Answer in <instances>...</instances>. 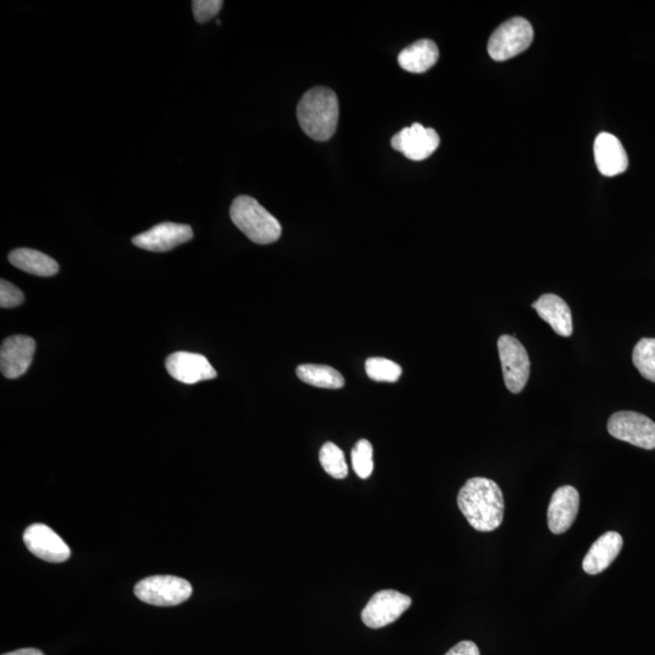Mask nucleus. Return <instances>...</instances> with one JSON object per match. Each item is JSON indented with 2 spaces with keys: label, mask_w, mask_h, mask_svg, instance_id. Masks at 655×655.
Returning a JSON list of instances; mask_svg holds the SVG:
<instances>
[{
  "label": "nucleus",
  "mask_w": 655,
  "mask_h": 655,
  "mask_svg": "<svg viewBox=\"0 0 655 655\" xmlns=\"http://www.w3.org/2000/svg\"><path fill=\"white\" fill-rule=\"evenodd\" d=\"M458 506L472 528L478 532H493L504 521L505 501L497 483L475 477L460 489Z\"/></svg>",
  "instance_id": "nucleus-1"
},
{
  "label": "nucleus",
  "mask_w": 655,
  "mask_h": 655,
  "mask_svg": "<svg viewBox=\"0 0 655 655\" xmlns=\"http://www.w3.org/2000/svg\"><path fill=\"white\" fill-rule=\"evenodd\" d=\"M296 117L304 133L315 141L333 138L339 122L338 96L326 87L313 88L301 98Z\"/></svg>",
  "instance_id": "nucleus-2"
},
{
  "label": "nucleus",
  "mask_w": 655,
  "mask_h": 655,
  "mask_svg": "<svg viewBox=\"0 0 655 655\" xmlns=\"http://www.w3.org/2000/svg\"><path fill=\"white\" fill-rule=\"evenodd\" d=\"M230 215L233 224L256 244L275 243L282 235L279 221L252 197H237L231 205Z\"/></svg>",
  "instance_id": "nucleus-3"
},
{
  "label": "nucleus",
  "mask_w": 655,
  "mask_h": 655,
  "mask_svg": "<svg viewBox=\"0 0 655 655\" xmlns=\"http://www.w3.org/2000/svg\"><path fill=\"white\" fill-rule=\"evenodd\" d=\"M534 31L529 21L514 17L500 25L488 42V54L495 61H506L526 51L533 42Z\"/></svg>",
  "instance_id": "nucleus-4"
},
{
  "label": "nucleus",
  "mask_w": 655,
  "mask_h": 655,
  "mask_svg": "<svg viewBox=\"0 0 655 655\" xmlns=\"http://www.w3.org/2000/svg\"><path fill=\"white\" fill-rule=\"evenodd\" d=\"M192 585L173 575H155L142 579L135 586V595L148 605L173 607L181 605L192 596Z\"/></svg>",
  "instance_id": "nucleus-5"
},
{
  "label": "nucleus",
  "mask_w": 655,
  "mask_h": 655,
  "mask_svg": "<svg viewBox=\"0 0 655 655\" xmlns=\"http://www.w3.org/2000/svg\"><path fill=\"white\" fill-rule=\"evenodd\" d=\"M498 350L506 387L512 393H520L526 387L531 372L526 347L515 336L501 335Z\"/></svg>",
  "instance_id": "nucleus-6"
},
{
  "label": "nucleus",
  "mask_w": 655,
  "mask_h": 655,
  "mask_svg": "<svg viewBox=\"0 0 655 655\" xmlns=\"http://www.w3.org/2000/svg\"><path fill=\"white\" fill-rule=\"evenodd\" d=\"M608 432L617 440L643 449L655 448V423L635 412L614 413L608 420Z\"/></svg>",
  "instance_id": "nucleus-7"
},
{
  "label": "nucleus",
  "mask_w": 655,
  "mask_h": 655,
  "mask_svg": "<svg viewBox=\"0 0 655 655\" xmlns=\"http://www.w3.org/2000/svg\"><path fill=\"white\" fill-rule=\"evenodd\" d=\"M412 606V598L396 590L377 592L362 612V622L370 629H380L395 623Z\"/></svg>",
  "instance_id": "nucleus-8"
},
{
  "label": "nucleus",
  "mask_w": 655,
  "mask_h": 655,
  "mask_svg": "<svg viewBox=\"0 0 655 655\" xmlns=\"http://www.w3.org/2000/svg\"><path fill=\"white\" fill-rule=\"evenodd\" d=\"M440 142L436 130L414 123L393 136L391 146L410 161L420 162L434 155Z\"/></svg>",
  "instance_id": "nucleus-9"
},
{
  "label": "nucleus",
  "mask_w": 655,
  "mask_h": 655,
  "mask_svg": "<svg viewBox=\"0 0 655 655\" xmlns=\"http://www.w3.org/2000/svg\"><path fill=\"white\" fill-rule=\"evenodd\" d=\"M27 549L34 556L51 563L65 562L71 556V550L58 533L42 523H34L24 533Z\"/></svg>",
  "instance_id": "nucleus-10"
},
{
  "label": "nucleus",
  "mask_w": 655,
  "mask_h": 655,
  "mask_svg": "<svg viewBox=\"0 0 655 655\" xmlns=\"http://www.w3.org/2000/svg\"><path fill=\"white\" fill-rule=\"evenodd\" d=\"M36 341L30 336L14 335L5 339L0 349V369L5 378L17 379L25 375L33 362Z\"/></svg>",
  "instance_id": "nucleus-11"
},
{
  "label": "nucleus",
  "mask_w": 655,
  "mask_h": 655,
  "mask_svg": "<svg viewBox=\"0 0 655 655\" xmlns=\"http://www.w3.org/2000/svg\"><path fill=\"white\" fill-rule=\"evenodd\" d=\"M193 238L191 226L163 222L151 230L133 238L134 246L148 250V252H169L181 244L190 242Z\"/></svg>",
  "instance_id": "nucleus-12"
},
{
  "label": "nucleus",
  "mask_w": 655,
  "mask_h": 655,
  "mask_svg": "<svg viewBox=\"0 0 655 655\" xmlns=\"http://www.w3.org/2000/svg\"><path fill=\"white\" fill-rule=\"evenodd\" d=\"M165 367H167L170 377L187 385L218 377L212 364L198 353L175 352L167 358Z\"/></svg>",
  "instance_id": "nucleus-13"
},
{
  "label": "nucleus",
  "mask_w": 655,
  "mask_h": 655,
  "mask_svg": "<svg viewBox=\"0 0 655 655\" xmlns=\"http://www.w3.org/2000/svg\"><path fill=\"white\" fill-rule=\"evenodd\" d=\"M579 505L577 489L572 486L558 488L552 495L548 510L550 531L554 534L566 533L578 516Z\"/></svg>",
  "instance_id": "nucleus-14"
},
{
  "label": "nucleus",
  "mask_w": 655,
  "mask_h": 655,
  "mask_svg": "<svg viewBox=\"0 0 655 655\" xmlns=\"http://www.w3.org/2000/svg\"><path fill=\"white\" fill-rule=\"evenodd\" d=\"M595 162L598 172L613 178L628 169L629 158L617 136L601 133L595 140Z\"/></svg>",
  "instance_id": "nucleus-15"
},
{
  "label": "nucleus",
  "mask_w": 655,
  "mask_h": 655,
  "mask_svg": "<svg viewBox=\"0 0 655 655\" xmlns=\"http://www.w3.org/2000/svg\"><path fill=\"white\" fill-rule=\"evenodd\" d=\"M541 320L549 324L563 338L573 334V318L566 301L555 294H545L533 304Z\"/></svg>",
  "instance_id": "nucleus-16"
},
{
  "label": "nucleus",
  "mask_w": 655,
  "mask_h": 655,
  "mask_svg": "<svg viewBox=\"0 0 655 655\" xmlns=\"http://www.w3.org/2000/svg\"><path fill=\"white\" fill-rule=\"evenodd\" d=\"M623 549V538L617 532H607L591 546L583 562L585 573L596 575L605 572Z\"/></svg>",
  "instance_id": "nucleus-17"
},
{
  "label": "nucleus",
  "mask_w": 655,
  "mask_h": 655,
  "mask_svg": "<svg viewBox=\"0 0 655 655\" xmlns=\"http://www.w3.org/2000/svg\"><path fill=\"white\" fill-rule=\"evenodd\" d=\"M438 58H440V50L436 43L430 39H421L401 51L398 55V64L404 71L419 74L431 70L437 64Z\"/></svg>",
  "instance_id": "nucleus-18"
},
{
  "label": "nucleus",
  "mask_w": 655,
  "mask_h": 655,
  "mask_svg": "<svg viewBox=\"0 0 655 655\" xmlns=\"http://www.w3.org/2000/svg\"><path fill=\"white\" fill-rule=\"evenodd\" d=\"M9 261L17 269L38 277L55 276L60 269L58 262L50 256L28 248L13 250L9 254Z\"/></svg>",
  "instance_id": "nucleus-19"
},
{
  "label": "nucleus",
  "mask_w": 655,
  "mask_h": 655,
  "mask_svg": "<svg viewBox=\"0 0 655 655\" xmlns=\"http://www.w3.org/2000/svg\"><path fill=\"white\" fill-rule=\"evenodd\" d=\"M296 374L301 381L307 385L321 387V389H341L345 385V379L338 370L324 366V364H301L296 369Z\"/></svg>",
  "instance_id": "nucleus-20"
},
{
  "label": "nucleus",
  "mask_w": 655,
  "mask_h": 655,
  "mask_svg": "<svg viewBox=\"0 0 655 655\" xmlns=\"http://www.w3.org/2000/svg\"><path fill=\"white\" fill-rule=\"evenodd\" d=\"M320 461L324 471L336 478V480H343L349 475V467H347L344 452L332 442L323 444Z\"/></svg>",
  "instance_id": "nucleus-21"
},
{
  "label": "nucleus",
  "mask_w": 655,
  "mask_h": 655,
  "mask_svg": "<svg viewBox=\"0 0 655 655\" xmlns=\"http://www.w3.org/2000/svg\"><path fill=\"white\" fill-rule=\"evenodd\" d=\"M632 362L643 378L655 383V339H642L632 352Z\"/></svg>",
  "instance_id": "nucleus-22"
},
{
  "label": "nucleus",
  "mask_w": 655,
  "mask_h": 655,
  "mask_svg": "<svg viewBox=\"0 0 655 655\" xmlns=\"http://www.w3.org/2000/svg\"><path fill=\"white\" fill-rule=\"evenodd\" d=\"M366 370L368 377L378 383H396L402 375V368L386 358H369Z\"/></svg>",
  "instance_id": "nucleus-23"
},
{
  "label": "nucleus",
  "mask_w": 655,
  "mask_h": 655,
  "mask_svg": "<svg viewBox=\"0 0 655 655\" xmlns=\"http://www.w3.org/2000/svg\"><path fill=\"white\" fill-rule=\"evenodd\" d=\"M352 467L358 477L366 478L372 475L374 470L373 447L367 440H360L353 447L351 453Z\"/></svg>",
  "instance_id": "nucleus-24"
},
{
  "label": "nucleus",
  "mask_w": 655,
  "mask_h": 655,
  "mask_svg": "<svg viewBox=\"0 0 655 655\" xmlns=\"http://www.w3.org/2000/svg\"><path fill=\"white\" fill-rule=\"evenodd\" d=\"M222 5L221 0H195L192 2L193 15L198 24H205L220 13Z\"/></svg>",
  "instance_id": "nucleus-25"
},
{
  "label": "nucleus",
  "mask_w": 655,
  "mask_h": 655,
  "mask_svg": "<svg viewBox=\"0 0 655 655\" xmlns=\"http://www.w3.org/2000/svg\"><path fill=\"white\" fill-rule=\"evenodd\" d=\"M25 301V295L21 290L5 279L0 281V307L2 309H13Z\"/></svg>",
  "instance_id": "nucleus-26"
},
{
  "label": "nucleus",
  "mask_w": 655,
  "mask_h": 655,
  "mask_svg": "<svg viewBox=\"0 0 655 655\" xmlns=\"http://www.w3.org/2000/svg\"><path fill=\"white\" fill-rule=\"evenodd\" d=\"M446 655H481L476 643L463 641L453 647Z\"/></svg>",
  "instance_id": "nucleus-27"
},
{
  "label": "nucleus",
  "mask_w": 655,
  "mask_h": 655,
  "mask_svg": "<svg viewBox=\"0 0 655 655\" xmlns=\"http://www.w3.org/2000/svg\"><path fill=\"white\" fill-rule=\"evenodd\" d=\"M3 655H44L42 651L37 648H22L17 651L5 653Z\"/></svg>",
  "instance_id": "nucleus-28"
}]
</instances>
